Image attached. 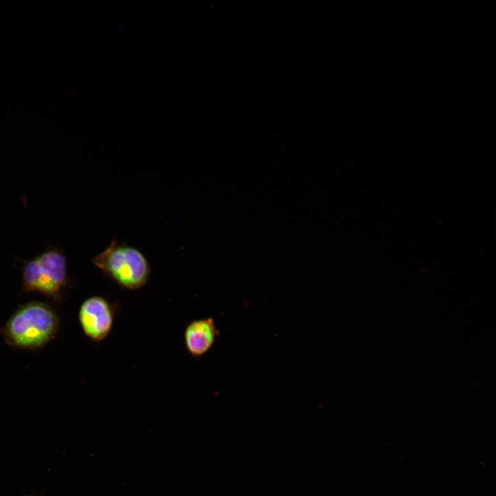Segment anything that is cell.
<instances>
[{
  "instance_id": "obj_1",
  "label": "cell",
  "mask_w": 496,
  "mask_h": 496,
  "mask_svg": "<svg viewBox=\"0 0 496 496\" xmlns=\"http://www.w3.org/2000/svg\"><path fill=\"white\" fill-rule=\"evenodd\" d=\"M59 318L48 304L31 302L18 308L2 329L6 342L25 349L43 347L57 331Z\"/></svg>"
},
{
  "instance_id": "obj_2",
  "label": "cell",
  "mask_w": 496,
  "mask_h": 496,
  "mask_svg": "<svg viewBox=\"0 0 496 496\" xmlns=\"http://www.w3.org/2000/svg\"><path fill=\"white\" fill-rule=\"evenodd\" d=\"M92 262L105 276L125 290L141 289L150 275V265L145 254L137 247L118 241L117 237Z\"/></svg>"
},
{
  "instance_id": "obj_3",
  "label": "cell",
  "mask_w": 496,
  "mask_h": 496,
  "mask_svg": "<svg viewBox=\"0 0 496 496\" xmlns=\"http://www.w3.org/2000/svg\"><path fill=\"white\" fill-rule=\"evenodd\" d=\"M22 280L24 291L60 299L70 282L65 256L57 248L46 249L25 263Z\"/></svg>"
},
{
  "instance_id": "obj_4",
  "label": "cell",
  "mask_w": 496,
  "mask_h": 496,
  "mask_svg": "<svg viewBox=\"0 0 496 496\" xmlns=\"http://www.w3.org/2000/svg\"><path fill=\"white\" fill-rule=\"evenodd\" d=\"M118 303L101 296L85 299L79 310V320L84 334L92 341L100 342L112 332Z\"/></svg>"
},
{
  "instance_id": "obj_5",
  "label": "cell",
  "mask_w": 496,
  "mask_h": 496,
  "mask_svg": "<svg viewBox=\"0 0 496 496\" xmlns=\"http://www.w3.org/2000/svg\"><path fill=\"white\" fill-rule=\"evenodd\" d=\"M218 335L212 318L191 321L183 333L184 344L187 353L193 358L207 353L214 345Z\"/></svg>"
}]
</instances>
